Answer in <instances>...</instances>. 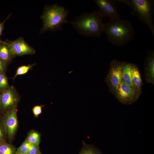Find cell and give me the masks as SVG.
<instances>
[{"label": "cell", "mask_w": 154, "mask_h": 154, "mask_svg": "<svg viewBox=\"0 0 154 154\" xmlns=\"http://www.w3.org/2000/svg\"><path fill=\"white\" fill-rule=\"evenodd\" d=\"M104 17L98 10L84 13L75 18L70 24L79 34L84 36L99 37L104 32Z\"/></svg>", "instance_id": "obj_1"}, {"label": "cell", "mask_w": 154, "mask_h": 154, "mask_svg": "<svg viewBox=\"0 0 154 154\" xmlns=\"http://www.w3.org/2000/svg\"><path fill=\"white\" fill-rule=\"evenodd\" d=\"M103 32L108 40L117 46H123L132 40L135 33L130 22L120 18L104 23Z\"/></svg>", "instance_id": "obj_2"}, {"label": "cell", "mask_w": 154, "mask_h": 154, "mask_svg": "<svg viewBox=\"0 0 154 154\" xmlns=\"http://www.w3.org/2000/svg\"><path fill=\"white\" fill-rule=\"evenodd\" d=\"M68 13L65 7L57 4L45 5L41 17L43 23L41 33L62 30L64 25L69 23Z\"/></svg>", "instance_id": "obj_3"}, {"label": "cell", "mask_w": 154, "mask_h": 154, "mask_svg": "<svg viewBox=\"0 0 154 154\" xmlns=\"http://www.w3.org/2000/svg\"><path fill=\"white\" fill-rule=\"evenodd\" d=\"M131 9L133 14L136 15L141 22L147 25L154 35L153 21L154 1L150 0H119Z\"/></svg>", "instance_id": "obj_4"}, {"label": "cell", "mask_w": 154, "mask_h": 154, "mask_svg": "<svg viewBox=\"0 0 154 154\" xmlns=\"http://www.w3.org/2000/svg\"><path fill=\"white\" fill-rule=\"evenodd\" d=\"M125 62L114 59L110 62L108 73L105 78L109 91L115 96L122 79V69Z\"/></svg>", "instance_id": "obj_5"}, {"label": "cell", "mask_w": 154, "mask_h": 154, "mask_svg": "<svg viewBox=\"0 0 154 154\" xmlns=\"http://www.w3.org/2000/svg\"><path fill=\"white\" fill-rule=\"evenodd\" d=\"M19 96L13 86H9L4 91L0 93V112L5 114L17 106Z\"/></svg>", "instance_id": "obj_6"}, {"label": "cell", "mask_w": 154, "mask_h": 154, "mask_svg": "<svg viewBox=\"0 0 154 154\" xmlns=\"http://www.w3.org/2000/svg\"><path fill=\"white\" fill-rule=\"evenodd\" d=\"M141 92L129 87L122 78L115 96L122 104H130L138 99Z\"/></svg>", "instance_id": "obj_7"}, {"label": "cell", "mask_w": 154, "mask_h": 154, "mask_svg": "<svg viewBox=\"0 0 154 154\" xmlns=\"http://www.w3.org/2000/svg\"><path fill=\"white\" fill-rule=\"evenodd\" d=\"M94 2L98 8V10L104 17L110 20L120 18L115 0H95Z\"/></svg>", "instance_id": "obj_8"}, {"label": "cell", "mask_w": 154, "mask_h": 154, "mask_svg": "<svg viewBox=\"0 0 154 154\" xmlns=\"http://www.w3.org/2000/svg\"><path fill=\"white\" fill-rule=\"evenodd\" d=\"M17 107L4 114L2 120L5 127L7 137L12 139L17 130L18 122Z\"/></svg>", "instance_id": "obj_9"}, {"label": "cell", "mask_w": 154, "mask_h": 154, "mask_svg": "<svg viewBox=\"0 0 154 154\" xmlns=\"http://www.w3.org/2000/svg\"><path fill=\"white\" fill-rule=\"evenodd\" d=\"M7 40L15 56L31 55L36 53L35 49L28 44L22 37L14 40Z\"/></svg>", "instance_id": "obj_10"}, {"label": "cell", "mask_w": 154, "mask_h": 154, "mask_svg": "<svg viewBox=\"0 0 154 154\" xmlns=\"http://www.w3.org/2000/svg\"><path fill=\"white\" fill-rule=\"evenodd\" d=\"M145 77L147 82L154 84V53L150 51L145 61Z\"/></svg>", "instance_id": "obj_11"}, {"label": "cell", "mask_w": 154, "mask_h": 154, "mask_svg": "<svg viewBox=\"0 0 154 154\" xmlns=\"http://www.w3.org/2000/svg\"><path fill=\"white\" fill-rule=\"evenodd\" d=\"M15 56L7 40H0V59L8 65Z\"/></svg>", "instance_id": "obj_12"}, {"label": "cell", "mask_w": 154, "mask_h": 154, "mask_svg": "<svg viewBox=\"0 0 154 154\" xmlns=\"http://www.w3.org/2000/svg\"><path fill=\"white\" fill-rule=\"evenodd\" d=\"M131 74L132 82L135 88L138 91L142 92V79L139 70L136 64L131 63Z\"/></svg>", "instance_id": "obj_13"}, {"label": "cell", "mask_w": 154, "mask_h": 154, "mask_svg": "<svg viewBox=\"0 0 154 154\" xmlns=\"http://www.w3.org/2000/svg\"><path fill=\"white\" fill-rule=\"evenodd\" d=\"M131 63L125 62L123 66L122 69V78L127 85L132 88L136 89L133 84L131 79Z\"/></svg>", "instance_id": "obj_14"}, {"label": "cell", "mask_w": 154, "mask_h": 154, "mask_svg": "<svg viewBox=\"0 0 154 154\" xmlns=\"http://www.w3.org/2000/svg\"><path fill=\"white\" fill-rule=\"evenodd\" d=\"M26 139L31 144L39 146L40 141V135L38 132L32 131L29 133Z\"/></svg>", "instance_id": "obj_15"}, {"label": "cell", "mask_w": 154, "mask_h": 154, "mask_svg": "<svg viewBox=\"0 0 154 154\" xmlns=\"http://www.w3.org/2000/svg\"><path fill=\"white\" fill-rule=\"evenodd\" d=\"M16 149L5 141L0 143V154H16Z\"/></svg>", "instance_id": "obj_16"}, {"label": "cell", "mask_w": 154, "mask_h": 154, "mask_svg": "<svg viewBox=\"0 0 154 154\" xmlns=\"http://www.w3.org/2000/svg\"><path fill=\"white\" fill-rule=\"evenodd\" d=\"M83 142V146L79 154H102L98 149L85 144L84 141Z\"/></svg>", "instance_id": "obj_17"}, {"label": "cell", "mask_w": 154, "mask_h": 154, "mask_svg": "<svg viewBox=\"0 0 154 154\" xmlns=\"http://www.w3.org/2000/svg\"><path fill=\"white\" fill-rule=\"evenodd\" d=\"M36 64L35 63H34L32 64H29L27 65H23L17 68L15 75L12 78V79L14 80L17 76L26 74Z\"/></svg>", "instance_id": "obj_18"}, {"label": "cell", "mask_w": 154, "mask_h": 154, "mask_svg": "<svg viewBox=\"0 0 154 154\" xmlns=\"http://www.w3.org/2000/svg\"><path fill=\"white\" fill-rule=\"evenodd\" d=\"M9 86L5 72L0 73V93L5 90Z\"/></svg>", "instance_id": "obj_19"}, {"label": "cell", "mask_w": 154, "mask_h": 154, "mask_svg": "<svg viewBox=\"0 0 154 154\" xmlns=\"http://www.w3.org/2000/svg\"><path fill=\"white\" fill-rule=\"evenodd\" d=\"M31 144L26 139L16 149V154H23L28 153Z\"/></svg>", "instance_id": "obj_20"}, {"label": "cell", "mask_w": 154, "mask_h": 154, "mask_svg": "<svg viewBox=\"0 0 154 154\" xmlns=\"http://www.w3.org/2000/svg\"><path fill=\"white\" fill-rule=\"evenodd\" d=\"M7 137L6 130L2 120L0 119V143L5 141Z\"/></svg>", "instance_id": "obj_21"}, {"label": "cell", "mask_w": 154, "mask_h": 154, "mask_svg": "<svg viewBox=\"0 0 154 154\" xmlns=\"http://www.w3.org/2000/svg\"><path fill=\"white\" fill-rule=\"evenodd\" d=\"M44 105H37L34 106L32 109V112L35 117H37L42 113V108Z\"/></svg>", "instance_id": "obj_22"}, {"label": "cell", "mask_w": 154, "mask_h": 154, "mask_svg": "<svg viewBox=\"0 0 154 154\" xmlns=\"http://www.w3.org/2000/svg\"><path fill=\"white\" fill-rule=\"evenodd\" d=\"M39 150V146L31 144L28 153L29 154H36Z\"/></svg>", "instance_id": "obj_23"}, {"label": "cell", "mask_w": 154, "mask_h": 154, "mask_svg": "<svg viewBox=\"0 0 154 154\" xmlns=\"http://www.w3.org/2000/svg\"><path fill=\"white\" fill-rule=\"evenodd\" d=\"M8 65L0 59V73L5 72Z\"/></svg>", "instance_id": "obj_24"}, {"label": "cell", "mask_w": 154, "mask_h": 154, "mask_svg": "<svg viewBox=\"0 0 154 154\" xmlns=\"http://www.w3.org/2000/svg\"><path fill=\"white\" fill-rule=\"evenodd\" d=\"M10 15H9L8 17L2 23H0V36L2 35L3 31L4 30V23H5V21L9 17ZM1 40L0 38V40Z\"/></svg>", "instance_id": "obj_25"}, {"label": "cell", "mask_w": 154, "mask_h": 154, "mask_svg": "<svg viewBox=\"0 0 154 154\" xmlns=\"http://www.w3.org/2000/svg\"><path fill=\"white\" fill-rule=\"evenodd\" d=\"M36 154H42L41 152H40V150H39L37 153Z\"/></svg>", "instance_id": "obj_26"}, {"label": "cell", "mask_w": 154, "mask_h": 154, "mask_svg": "<svg viewBox=\"0 0 154 154\" xmlns=\"http://www.w3.org/2000/svg\"><path fill=\"white\" fill-rule=\"evenodd\" d=\"M29 154L28 153H24V154Z\"/></svg>", "instance_id": "obj_27"}]
</instances>
